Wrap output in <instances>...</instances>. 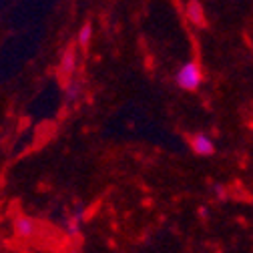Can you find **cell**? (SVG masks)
I'll use <instances>...</instances> for the list:
<instances>
[{"instance_id": "6da1fadb", "label": "cell", "mask_w": 253, "mask_h": 253, "mask_svg": "<svg viewBox=\"0 0 253 253\" xmlns=\"http://www.w3.org/2000/svg\"><path fill=\"white\" fill-rule=\"evenodd\" d=\"M201 79H203V75H201V69L197 62H185L177 73V84L185 90H195L201 84Z\"/></svg>"}, {"instance_id": "7a4b0ae2", "label": "cell", "mask_w": 253, "mask_h": 253, "mask_svg": "<svg viewBox=\"0 0 253 253\" xmlns=\"http://www.w3.org/2000/svg\"><path fill=\"white\" fill-rule=\"evenodd\" d=\"M191 147H193V151L197 155H211L215 151L213 141L207 135H203V133H197V135L191 137Z\"/></svg>"}, {"instance_id": "3957f363", "label": "cell", "mask_w": 253, "mask_h": 253, "mask_svg": "<svg viewBox=\"0 0 253 253\" xmlns=\"http://www.w3.org/2000/svg\"><path fill=\"white\" fill-rule=\"evenodd\" d=\"M187 14L195 24H205V14H203V8L197 0H191V2L187 4Z\"/></svg>"}, {"instance_id": "277c9868", "label": "cell", "mask_w": 253, "mask_h": 253, "mask_svg": "<svg viewBox=\"0 0 253 253\" xmlns=\"http://www.w3.org/2000/svg\"><path fill=\"white\" fill-rule=\"evenodd\" d=\"M14 227H16V233L22 235V237H28L30 233L35 231L33 219H28V217H18V219H16V223H14Z\"/></svg>"}, {"instance_id": "5b68a950", "label": "cell", "mask_w": 253, "mask_h": 253, "mask_svg": "<svg viewBox=\"0 0 253 253\" xmlns=\"http://www.w3.org/2000/svg\"><path fill=\"white\" fill-rule=\"evenodd\" d=\"M90 33H92V30H90V26H88V24H84V26L81 28V33H79V42H81L83 46H86V44H88Z\"/></svg>"}, {"instance_id": "8992f818", "label": "cell", "mask_w": 253, "mask_h": 253, "mask_svg": "<svg viewBox=\"0 0 253 253\" xmlns=\"http://www.w3.org/2000/svg\"><path fill=\"white\" fill-rule=\"evenodd\" d=\"M73 67V52H67V56H65V71H69Z\"/></svg>"}]
</instances>
